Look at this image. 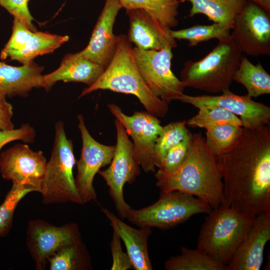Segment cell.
Segmentation results:
<instances>
[{
  "instance_id": "cell-38",
  "label": "cell",
  "mask_w": 270,
  "mask_h": 270,
  "mask_svg": "<svg viewBox=\"0 0 270 270\" xmlns=\"http://www.w3.org/2000/svg\"><path fill=\"white\" fill-rule=\"evenodd\" d=\"M12 106L6 100V96L0 94V130H8L14 128L12 120Z\"/></svg>"
},
{
  "instance_id": "cell-5",
  "label": "cell",
  "mask_w": 270,
  "mask_h": 270,
  "mask_svg": "<svg viewBox=\"0 0 270 270\" xmlns=\"http://www.w3.org/2000/svg\"><path fill=\"white\" fill-rule=\"evenodd\" d=\"M242 54L230 34L219 40L216 46L201 60L186 61L180 80L185 87L210 94L222 92L229 90Z\"/></svg>"
},
{
  "instance_id": "cell-33",
  "label": "cell",
  "mask_w": 270,
  "mask_h": 270,
  "mask_svg": "<svg viewBox=\"0 0 270 270\" xmlns=\"http://www.w3.org/2000/svg\"><path fill=\"white\" fill-rule=\"evenodd\" d=\"M34 32L20 20L14 18L12 35L1 50L0 59L6 60L12 54L22 49L30 40Z\"/></svg>"
},
{
  "instance_id": "cell-25",
  "label": "cell",
  "mask_w": 270,
  "mask_h": 270,
  "mask_svg": "<svg viewBox=\"0 0 270 270\" xmlns=\"http://www.w3.org/2000/svg\"><path fill=\"white\" fill-rule=\"evenodd\" d=\"M50 270L91 269L90 255L81 240L68 244L58 250L48 260Z\"/></svg>"
},
{
  "instance_id": "cell-22",
  "label": "cell",
  "mask_w": 270,
  "mask_h": 270,
  "mask_svg": "<svg viewBox=\"0 0 270 270\" xmlns=\"http://www.w3.org/2000/svg\"><path fill=\"white\" fill-rule=\"evenodd\" d=\"M192 4L189 16H206L215 23L232 28L236 16L246 6L247 0H187Z\"/></svg>"
},
{
  "instance_id": "cell-1",
  "label": "cell",
  "mask_w": 270,
  "mask_h": 270,
  "mask_svg": "<svg viewBox=\"0 0 270 270\" xmlns=\"http://www.w3.org/2000/svg\"><path fill=\"white\" fill-rule=\"evenodd\" d=\"M222 206L256 217L270 211V127L242 126L234 144L217 156Z\"/></svg>"
},
{
  "instance_id": "cell-34",
  "label": "cell",
  "mask_w": 270,
  "mask_h": 270,
  "mask_svg": "<svg viewBox=\"0 0 270 270\" xmlns=\"http://www.w3.org/2000/svg\"><path fill=\"white\" fill-rule=\"evenodd\" d=\"M190 136L168 151L158 168V171L170 174L179 168L186 156Z\"/></svg>"
},
{
  "instance_id": "cell-13",
  "label": "cell",
  "mask_w": 270,
  "mask_h": 270,
  "mask_svg": "<svg viewBox=\"0 0 270 270\" xmlns=\"http://www.w3.org/2000/svg\"><path fill=\"white\" fill-rule=\"evenodd\" d=\"M26 235L27 247L38 270L62 247L81 240L77 224L56 226L42 220L29 222Z\"/></svg>"
},
{
  "instance_id": "cell-11",
  "label": "cell",
  "mask_w": 270,
  "mask_h": 270,
  "mask_svg": "<svg viewBox=\"0 0 270 270\" xmlns=\"http://www.w3.org/2000/svg\"><path fill=\"white\" fill-rule=\"evenodd\" d=\"M78 119L82 148L80 158L76 162L75 184L78 195L84 204L96 200V194L93 186L94 178L102 168L110 164L115 146H106L97 142L86 128L83 116L78 115Z\"/></svg>"
},
{
  "instance_id": "cell-17",
  "label": "cell",
  "mask_w": 270,
  "mask_h": 270,
  "mask_svg": "<svg viewBox=\"0 0 270 270\" xmlns=\"http://www.w3.org/2000/svg\"><path fill=\"white\" fill-rule=\"evenodd\" d=\"M130 20L128 38L136 47L142 50H158L177 46L170 28L162 24L146 11L142 9L126 10Z\"/></svg>"
},
{
  "instance_id": "cell-35",
  "label": "cell",
  "mask_w": 270,
  "mask_h": 270,
  "mask_svg": "<svg viewBox=\"0 0 270 270\" xmlns=\"http://www.w3.org/2000/svg\"><path fill=\"white\" fill-rule=\"evenodd\" d=\"M28 0H0V6L33 32L36 30L28 8Z\"/></svg>"
},
{
  "instance_id": "cell-14",
  "label": "cell",
  "mask_w": 270,
  "mask_h": 270,
  "mask_svg": "<svg viewBox=\"0 0 270 270\" xmlns=\"http://www.w3.org/2000/svg\"><path fill=\"white\" fill-rule=\"evenodd\" d=\"M46 163L42 151L16 144L0 153V172L4 179L34 187L40 192Z\"/></svg>"
},
{
  "instance_id": "cell-29",
  "label": "cell",
  "mask_w": 270,
  "mask_h": 270,
  "mask_svg": "<svg viewBox=\"0 0 270 270\" xmlns=\"http://www.w3.org/2000/svg\"><path fill=\"white\" fill-rule=\"evenodd\" d=\"M230 30L225 25L214 22L209 25L196 24L186 28L172 30V32L175 40H186L190 46H194L210 40H219L226 38L230 35Z\"/></svg>"
},
{
  "instance_id": "cell-24",
  "label": "cell",
  "mask_w": 270,
  "mask_h": 270,
  "mask_svg": "<svg viewBox=\"0 0 270 270\" xmlns=\"http://www.w3.org/2000/svg\"><path fill=\"white\" fill-rule=\"evenodd\" d=\"M68 40V36L36 31L22 49L12 54L8 58L22 65L28 64L38 56L52 52Z\"/></svg>"
},
{
  "instance_id": "cell-7",
  "label": "cell",
  "mask_w": 270,
  "mask_h": 270,
  "mask_svg": "<svg viewBox=\"0 0 270 270\" xmlns=\"http://www.w3.org/2000/svg\"><path fill=\"white\" fill-rule=\"evenodd\" d=\"M212 209L192 195L179 191L160 192L158 200L152 205L139 210L132 208L126 218L138 227L168 230L199 214H208Z\"/></svg>"
},
{
  "instance_id": "cell-26",
  "label": "cell",
  "mask_w": 270,
  "mask_h": 270,
  "mask_svg": "<svg viewBox=\"0 0 270 270\" xmlns=\"http://www.w3.org/2000/svg\"><path fill=\"white\" fill-rule=\"evenodd\" d=\"M181 254L170 257L164 264L166 270H228L201 250L182 247Z\"/></svg>"
},
{
  "instance_id": "cell-23",
  "label": "cell",
  "mask_w": 270,
  "mask_h": 270,
  "mask_svg": "<svg viewBox=\"0 0 270 270\" xmlns=\"http://www.w3.org/2000/svg\"><path fill=\"white\" fill-rule=\"evenodd\" d=\"M233 80L242 84L250 98L270 94V76L260 62L255 65L242 56Z\"/></svg>"
},
{
  "instance_id": "cell-10",
  "label": "cell",
  "mask_w": 270,
  "mask_h": 270,
  "mask_svg": "<svg viewBox=\"0 0 270 270\" xmlns=\"http://www.w3.org/2000/svg\"><path fill=\"white\" fill-rule=\"evenodd\" d=\"M110 112L119 120L134 142L135 156L144 172L155 170L154 148L162 126L158 117L148 112L124 114L116 104H108Z\"/></svg>"
},
{
  "instance_id": "cell-8",
  "label": "cell",
  "mask_w": 270,
  "mask_h": 270,
  "mask_svg": "<svg viewBox=\"0 0 270 270\" xmlns=\"http://www.w3.org/2000/svg\"><path fill=\"white\" fill-rule=\"evenodd\" d=\"M116 143L114 156L110 166L98 174L109 187L111 196L119 216L125 218L132 208L125 201L124 188L131 184L140 175V166L135 156L133 144L121 122L116 119Z\"/></svg>"
},
{
  "instance_id": "cell-21",
  "label": "cell",
  "mask_w": 270,
  "mask_h": 270,
  "mask_svg": "<svg viewBox=\"0 0 270 270\" xmlns=\"http://www.w3.org/2000/svg\"><path fill=\"white\" fill-rule=\"evenodd\" d=\"M43 70L34 61L20 66L0 62V94L8 98L27 96L33 88H40Z\"/></svg>"
},
{
  "instance_id": "cell-19",
  "label": "cell",
  "mask_w": 270,
  "mask_h": 270,
  "mask_svg": "<svg viewBox=\"0 0 270 270\" xmlns=\"http://www.w3.org/2000/svg\"><path fill=\"white\" fill-rule=\"evenodd\" d=\"M104 70L101 65L83 58L79 52L68 54L63 58L56 70L42 75L40 88L49 91L58 81L82 82L90 86L98 80Z\"/></svg>"
},
{
  "instance_id": "cell-2",
  "label": "cell",
  "mask_w": 270,
  "mask_h": 270,
  "mask_svg": "<svg viewBox=\"0 0 270 270\" xmlns=\"http://www.w3.org/2000/svg\"><path fill=\"white\" fill-rule=\"evenodd\" d=\"M160 192L179 191L196 197L212 208L223 201V182L217 156L208 148L201 132L191 134L186 156L170 174H154Z\"/></svg>"
},
{
  "instance_id": "cell-27",
  "label": "cell",
  "mask_w": 270,
  "mask_h": 270,
  "mask_svg": "<svg viewBox=\"0 0 270 270\" xmlns=\"http://www.w3.org/2000/svg\"><path fill=\"white\" fill-rule=\"evenodd\" d=\"M126 10L142 9L162 24L174 27L178 24L179 0H118Z\"/></svg>"
},
{
  "instance_id": "cell-9",
  "label": "cell",
  "mask_w": 270,
  "mask_h": 270,
  "mask_svg": "<svg viewBox=\"0 0 270 270\" xmlns=\"http://www.w3.org/2000/svg\"><path fill=\"white\" fill-rule=\"evenodd\" d=\"M172 49L132 48L138 68L146 84L156 96L168 104L179 100L186 88L172 70Z\"/></svg>"
},
{
  "instance_id": "cell-31",
  "label": "cell",
  "mask_w": 270,
  "mask_h": 270,
  "mask_svg": "<svg viewBox=\"0 0 270 270\" xmlns=\"http://www.w3.org/2000/svg\"><path fill=\"white\" fill-rule=\"evenodd\" d=\"M34 192H38L34 187L12 182L11 189L0 206V236L6 235L10 231L18 202L26 194Z\"/></svg>"
},
{
  "instance_id": "cell-36",
  "label": "cell",
  "mask_w": 270,
  "mask_h": 270,
  "mask_svg": "<svg viewBox=\"0 0 270 270\" xmlns=\"http://www.w3.org/2000/svg\"><path fill=\"white\" fill-rule=\"evenodd\" d=\"M35 138V130L28 123L22 124L16 129L0 130V152L4 146L11 142L20 140L26 143H32Z\"/></svg>"
},
{
  "instance_id": "cell-18",
  "label": "cell",
  "mask_w": 270,
  "mask_h": 270,
  "mask_svg": "<svg viewBox=\"0 0 270 270\" xmlns=\"http://www.w3.org/2000/svg\"><path fill=\"white\" fill-rule=\"evenodd\" d=\"M270 240V211L256 216L247 236L227 264L228 270H260Z\"/></svg>"
},
{
  "instance_id": "cell-20",
  "label": "cell",
  "mask_w": 270,
  "mask_h": 270,
  "mask_svg": "<svg viewBox=\"0 0 270 270\" xmlns=\"http://www.w3.org/2000/svg\"><path fill=\"white\" fill-rule=\"evenodd\" d=\"M101 209L110 222L113 230L124 242L133 268L136 270H152L148 247V239L152 232L151 228H134L108 208L102 207Z\"/></svg>"
},
{
  "instance_id": "cell-37",
  "label": "cell",
  "mask_w": 270,
  "mask_h": 270,
  "mask_svg": "<svg viewBox=\"0 0 270 270\" xmlns=\"http://www.w3.org/2000/svg\"><path fill=\"white\" fill-rule=\"evenodd\" d=\"M112 256V270H127L132 268V264L127 252H123L121 246V239L114 230L110 242Z\"/></svg>"
},
{
  "instance_id": "cell-12",
  "label": "cell",
  "mask_w": 270,
  "mask_h": 270,
  "mask_svg": "<svg viewBox=\"0 0 270 270\" xmlns=\"http://www.w3.org/2000/svg\"><path fill=\"white\" fill-rule=\"evenodd\" d=\"M257 4L246 2L235 18L230 36L242 52L257 56L270 54V16Z\"/></svg>"
},
{
  "instance_id": "cell-4",
  "label": "cell",
  "mask_w": 270,
  "mask_h": 270,
  "mask_svg": "<svg viewBox=\"0 0 270 270\" xmlns=\"http://www.w3.org/2000/svg\"><path fill=\"white\" fill-rule=\"evenodd\" d=\"M207 214L199 232L197 248L227 266L247 236L256 217L222 205Z\"/></svg>"
},
{
  "instance_id": "cell-39",
  "label": "cell",
  "mask_w": 270,
  "mask_h": 270,
  "mask_svg": "<svg viewBox=\"0 0 270 270\" xmlns=\"http://www.w3.org/2000/svg\"><path fill=\"white\" fill-rule=\"evenodd\" d=\"M270 14V0H250Z\"/></svg>"
},
{
  "instance_id": "cell-30",
  "label": "cell",
  "mask_w": 270,
  "mask_h": 270,
  "mask_svg": "<svg viewBox=\"0 0 270 270\" xmlns=\"http://www.w3.org/2000/svg\"><path fill=\"white\" fill-rule=\"evenodd\" d=\"M198 113L186 122L192 128L206 129L224 124L242 126L240 118L229 110L219 106H208L198 108Z\"/></svg>"
},
{
  "instance_id": "cell-3",
  "label": "cell",
  "mask_w": 270,
  "mask_h": 270,
  "mask_svg": "<svg viewBox=\"0 0 270 270\" xmlns=\"http://www.w3.org/2000/svg\"><path fill=\"white\" fill-rule=\"evenodd\" d=\"M132 48L126 36H118L112 61L98 80L82 90L80 98L98 90L132 94L147 112L163 118L168 112V103L156 96L146 84L138 68Z\"/></svg>"
},
{
  "instance_id": "cell-15",
  "label": "cell",
  "mask_w": 270,
  "mask_h": 270,
  "mask_svg": "<svg viewBox=\"0 0 270 270\" xmlns=\"http://www.w3.org/2000/svg\"><path fill=\"white\" fill-rule=\"evenodd\" d=\"M179 100L196 108L216 106L224 108L239 116L242 127L254 128L269 124L270 108L254 101L248 94L240 96L226 90L220 95L192 96L182 94Z\"/></svg>"
},
{
  "instance_id": "cell-6",
  "label": "cell",
  "mask_w": 270,
  "mask_h": 270,
  "mask_svg": "<svg viewBox=\"0 0 270 270\" xmlns=\"http://www.w3.org/2000/svg\"><path fill=\"white\" fill-rule=\"evenodd\" d=\"M51 155L47 162L40 192L45 204L72 202L83 204L76 190L73 168L76 163L72 142L66 135L64 124L58 121Z\"/></svg>"
},
{
  "instance_id": "cell-28",
  "label": "cell",
  "mask_w": 270,
  "mask_h": 270,
  "mask_svg": "<svg viewBox=\"0 0 270 270\" xmlns=\"http://www.w3.org/2000/svg\"><path fill=\"white\" fill-rule=\"evenodd\" d=\"M186 125V121L183 120L171 122L162 126L154 148L156 167H159L170 149L190 136Z\"/></svg>"
},
{
  "instance_id": "cell-16",
  "label": "cell",
  "mask_w": 270,
  "mask_h": 270,
  "mask_svg": "<svg viewBox=\"0 0 270 270\" xmlns=\"http://www.w3.org/2000/svg\"><path fill=\"white\" fill-rule=\"evenodd\" d=\"M122 6L118 0H106L94 28L88 44L79 52L84 58L95 62L105 69L116 51L118 36L113 33L116 18Z\"/></svg>"
},
{
  "instance_id": "cell-32",
  "label": "cell",
  "mask_w": 270,
  "mask_h": 270,
  "mask_svg": "<svg viewBox=\"0 0 270 270\" xmlns=\"http://www.w3.org/2000/svg\"><path fill=\"white\" fill-rule=\"evenodd\" d=\"M242 126L224 124L206 129V142L216 156L228 150L238 136Z\"/></svg>"
}]
</instances>
